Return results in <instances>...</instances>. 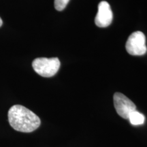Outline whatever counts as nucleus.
Here are the masks:
<instances>
[{
	"label": "nucleus",
	"mask_w": 147,
	"mask_h": 147,
	"mask_svg": "<svg viewBox=\"0 0 147 147\" xmlns=\"http://www.w3.org/2000/svg\"><path fill=\"white\" fill-rule=\"evenodd\" d=\"M10 126L16 131L30 133L39 127L41 121L34 113L21 105H14L8 114Z\"/></svg>",
	"instance_id": "obj_1"
},
{
	"label": "nucleus",
	"mask_w": 147,
	"mask_h": 147,
	"mask_svg": "<svg viewBox=\"0 0 147 147\" xmlns=\"http://www.w3.org/2000/svg\"><path fill=\"white\" fill-rule=\"evenodd\" d=\"M60 65V61L57 57L36 58L32 63L34 71L45 78L55 76L59 71Z\"/></svg>",
	"instance_id": "obj_2"
},
{
	"label": "nucleus",
	"mask_w": 147,
	"mask_h": 147,
	"mask_svg": "<svg viewBox=\"0 0 147 147\" xmlns=\"http://www.w3.org/2000/svg\"><path fill=\"white\" fill-rule=\"evenodd\" d=\"M125 49L129 54L134 56H141L147 51L146 37L142 32H134L127 40Z\"/></svg>",
	"instance_id": "obj_3"
},
{
	"label": "nucleus",
	"mask_w": 147,
	"mask_h": 147,
	"mask_svg": "<svg viewBox=\"0 0 147 147\" xmlns=\"http://www.w3.org/2000/svg\"><path fill=\"white\" fill-rule=\"evenodd\" d=\"M114 106L117 113L120 117L128 119L132 112L136 110V106L128 97L121 93H115L113 97Z\"/></svg>",
	"instance_id": "obj_4"
},
{
	"label": "nucleus",
	"mask_w": 147,
	"mask_h": 147,
	"mask_svg": "<svg viewBox=\"0 0 147 147\" xmlns=\"http://www.w3.org/2000/svg\"><path fill=\"white\" fill-rule=\"evenodd\" d=\"M113 14L107 1H102L98 5V12L95 18V23L99 27H106L112 23Z\"/></svg>",
	"instance_id": "obj_5"
},
{
	"label": "nucleus",
	"mask_w": 147,
	"mask_h": 147,
	"mask_svg": "<svg viewBox=\"0 0 147 147\" xmlns=\"http://www.w3.org/2000/svg\"><path fill=\"white\" fill-rule=\"evenodd\" d=\"M128 119L129 120L131 124L133 125H140L144 124L145 121V117L142 113L135 110V111L132 112L130 114Z\"/></svg>",
	"instance_id": "obj_6"
},
{
	"label": "nucleus",
	"mask_w": 147,
	"mask_h": 147,
	"mask_svg": "<svg viewBox=\"0 0 147 147\" xmlns=\"http://www.w3.org/2000/svg\"><path fill=\"white\" fill-rule=\"evenodd\" d=\"M69 1V0H55V8L58 11L63 10Z\"/></svg>",
	"instance_id": "obj_7"
},
{
	"label": "nucleus",
	"mask_w": 147,
	"mask_h": 147,
	"mask_svg": "<svg viewBox=\"0 0 147 147\" xmlns=\"http://www.w3.org/2000/svg\"><path fill=\"white\" fill-rule=\"evenodd\" d=\"M3 24V22H2V20H1V18H0V27H1V25H2Z\"/></svg>",
	"instance_id": "obj_8"
}]
</instances>
